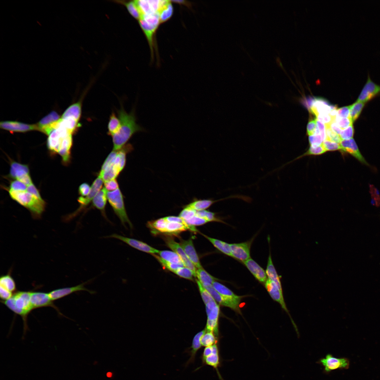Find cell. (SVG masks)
Masks as SVG:
<instances>
[{
  "mask_svg": "<svg viewBox=\"0 0 380 380\" xmlns=\"http://www.w3.org/2000/svg\"><path fill=\"white\" fill-rule=\"evenodd\" d=\"M144 288V270H140L128 277L120 290L116 307L122 312L125 322L130 328L139 324Z\"/></svg>",
  "mask_w": 380,
  "mask_h": 380,
  "instance_id": "obj_5",
  "label": "cell"
},
{
  "mask_svg": "<svg viewBox=\"0 0 380 380\" xmlns=\"http://www.w3.org/2000/svg\"><path fill=\"white\" fill-rule=\"evenodd\" d=\"M277 45L297 85L303 114L305 118L308 92V72L310 63L315 56L299 50L284 38H279L277 40Z\"/></svg>",
  "mask_w": 380,
  "mask_h": 380,
  "instance_id": "obj_6",
  "label": "cell"
},
{
  "mask_svg": "<svg viewBox=\"0 0 380 380\" xmlns=\"http://www.w3.org/2000/svg\"><path fill=\"white\" fill-rule=\"evenodd\" d=\"M241 253V246L227 224L220 232L216 247L215 268L224 272L239 260Z\"/></svg>",
  "mask_w": 380,
  "mask_h": 380,
  "instance_id": "obj_10",
  "label": "cell"
},
{
  "mask_svg": "<svg viewBox=\"0 0 380 380\" xmlns=\"http://www.w3.org/2000/svg\"><path fill=\"white\" fill-rule=\"evenodd\" d=\"M53 380H76L65 367L54 372Z\"/></svg>",
  "mask_w": 380,
  "mask_h": 380,
  "instance_id": "obj_21",
  "label": "cell"
},
{
  "mask_svg": "<svg viewBox=\"0 0 380 380\" xmlns=\"http://www.w3.org/2000/svg\"><path fill=\"white\" fill-rule=\"evenodd\" d=\"M33 360L41 362L54 372L65 367L63 359L58 348L45 351Z\"/></svg>",
  "mask_w": 380,
  "mask_h": 380,
  "instance_id": "obj_18",
  "label": "cell"
},
{
  "mask_svg": "<svg viewBox=\"0 0 380 380\" xmlns=\"http://www.w3.org/2000/svg\"><path fill=\"white\" fill-rule=\"evenodd\" d=\"M164 198L165 196L137 213L125 228L122 236L145 234L157 243L163 231Z\"/></svg>",
  "mask_w": 380,
  "mask_h": 380,
  "instance_id": "obj_8",
  "label": "cell"
},
{
  "mask_svg": "<svg viewBox=\"0 0 380 380\" xmlns=\"http://www.w3.org/2000/svg\"><path fill=\"white\" fill-rule=\"evenodd\" d=\"M236 305V301L225 300L216 310L208 323L200 344L205 345L215 334L228 324Z\"/></svg>",
  "mask_w": 380,
  "mask_h": 380,
  "instance_id": "obj_14",
  "label": "cell"
},
{
  "mask_svg": "<svg viewBox=\"0 0 380 380\" xmlns=\"http://www.w3.org/2000/svg\"><path fill=\"white\" fill-rule=\"evenodd\" d=\"M232 380H241V379H239V377L238 376H236V377H234V378L233 379H232Z\"/></svg>",
  "mask_w": 380,
  "mask_h": 380,
  "instance_id": "obj_23",
  "label": "cell"
},
{
  "mask_svg": "<svg viewBox=\"0 0 380 380\" xmlns=\"http://www.w3.org/2000/svg\"><path fill=\"white\" fill-rule=\"evenodd\" d=\"M346 22L343 4L338 1L317 23L320 46L329 45L338 39L345 31Z\"/></svg>",
  "mask_w": 380,
  "mask_h": 380,
  "instance_id": "obj_12",
  "label": "cell"
},
{
  "mask_svg": "<svg viewBox=\"0 0 380 380\" xmlns=\"http://www.w3.org/2000/svg\"><path fill=\"white\" fill-rule=\"evenodd\" d=\"M19 374L23 380H53L54 372L32 359L23 363Z\"/></svg>",
  "mask_w": 380,
  "mask_h": 380,
  "instance_id": "obj_15",
  "label": "cell"
},
{
  "mask_svg": "<svg viewBox=\"0 0 380 380\" xmlns=\"http://www.w3.org/2000/svg\"><path fill=\"white\" fill-rule=\"evenodd\" d=\"M209 375L213 380H232L238 376L232 357L209 364Z\"/></svg>",
  "mask_w": 380,
  "mask_h": 380,
  "instance_id": "obj_16",
  "label": "cell"
},
{
  "mask_svg": "<svg viewBox=\"0 0 380 380\" xmlns=\"http://www.w3.org/2000/svg\"><path fill=\"white\" fill-rule=\"evenodd\" d=\"M58 348V339L55 331L32 323H25L21 327L19 353L34 359L49 350Z\"/></svg>",
  "mask_w": 380,
  "mask_h": 380,
  "instance_id": "obj_7",
  "label": "cell"
},
{
  "mask_svg": "<svg viewBox=\"0 0 380 380\" xmlns=\"http://www.w3.org/2000/svg\"><path fill=\"white\" fill-rule=\"evenodd\" d=\"M279 38L287 39L299 50L315 56L320 47L317 25L285 30Z\"/></svg>",
  "mask_w": 380,
  "mask_h": 380,
  "instance_id": "obj_13",
  "label": "cell"
},
{
  "mask_svg": "<svg viewBox=\"0 0 380 380\" xmlns=\"http://www.w3.org/2000/svg\"><path fill=\"white\" fill-rule=\"evenodd\" d=\"M239 340L227 327L215 334L205 345L198 346L201 353L209 365L232 357L241 345Z\"/></svg>",
  "mask_w": 380,
  "mask_h": 380,
  "instance_id": "obj_9",
  "label": "cell"
},
{
  "mask_svg": "<svg viewBox=\"0 0 380 380\" xmlns=\"http://www.w3.org/2000/svg\"><path fill=\"white\" fill-rule=\"evenodd\" d=\"M232 3L248 10L252 14L259 27L267 35L277 41L279 39L281 31L270 1H233Z\"/></svg>",
  "mask_w": 380,
  "mask_h": 380,
  "instance_id": "obj_11",
  "label": "cell"
},
{
  "mask_svg": "<svg viewBox=\"0 0 380 380\" xmlns=\"http://www.w3.org/2000/svg\"><path fill=\"white\" fill-rule=\"evenodd\" d=\"M343 4L353 6L362 9L369 10L374 13L376 15H380V5L377 3L370 1H341Z\"/></svg>",
  "mask_w": 380,
  "mask_h": 380,
  "instance_id": "obj_19",
  "label": "cell"
},
{
  "mask_svg": "<svg viewBox=\"0 0 380 380\" xmlns=\"http://www.w3.org/2000/svg\"><path fill=\"white\" fill-rule=\"evenodd\" d=\"M182 374L179 369L172 365L162 368L157 376V380H181Z\"/></svg>",
  "mask_w": 380,
  "mask_h": 380,
  "instance_id": "obj_20",
  "label": "cell"
},
{
  "mask_svg": "<svg viewBox=\"0 0 380 380\" xmlns=\"http://www.w3.org/2000/svg\"><path fill=\"white\" fill-rule=\"evenodd\" d=\"M18 380H23V379H18Z\"/></svg>",
  "mask_w": 380,
  "mask_h": 380,
  "instance_id": "obj_24",
  "label": "cell"
},
{
  "mask_svg": "<svg viewBox=\"0 0 380 380\" xmlns=\"http://www.w3.org/2000/svg\"><path fill=\"white\" fill-rule=\"evenodd\" d=\"M241 246L238 261L224 274L227 300L242 298L271 265L286 262L287 258L274 248L269 226L264 222L253 225L245 213L234 221Z\"/></svg>",
  "mask_w": 380,
  "mask_h": 380,
  "instance_id": "obj_1",
  "label": "cell"
},
{
  "mask_svg": "<svg viewBox=\"0 0 380 380\" xmlns=\"http://www.w3.org/2000/svg\"><path fill=\"white\" fill-rule=\"evenodd\" d=\"M206 361L202 354L197 351L185 365L181 380H201L203 377Z\"/></svg>",
  "mask_w": 380,
  "mask_h": 380,
  "instance_id": "obj_17",
  "label": "cell"
},
{
  "mask_svg": "<svg viewBox=\"0 0 380 380\" xmlns=\"http://www.w3.org/2000/svg\"><path fill=\"white\" fill-rule=\"evenodd\" d=\"M118 242L119 239L110 256L96 271L94 280L96 297L106 306H116L120 290L126 279L133 273L145 269L123 250Z\"/></svg>",
  "mask_w": 380,
  "mask_h": 380,
  "instance_id": "obj_2",
  "label": "cell"
},
{
  "mask_svg": "<svg viewBox=\"0 0 380 380\" xmlns=\"http://www.w3.org/2000/svg\"><path fill=\"white\" fill-rule=\"evenodd\" d=\"M119 235L115 225L103 222L83 237L73 249L77 260L97 271L110 256Z\"/></svg>",
  "mask_w": 380,
  "mask_h": 380,
  "instance_id": "obj_3",
  "label": "cell"
},
{
  "mask_svg": "<svg viewBox=\"0 0 380 380\" xmlns=\"http://www.w3.org/2000/svg\"><path fill=\"white\" fill-rule=\"evenodd\" d=\"M2 257L22 264L49 265L77 260L73 249H61L34 243L7 242L0 245Z\"/></svg>",
  "mask_w": 380,
  "mask_h": 380,
  "instance_id": "obj_4",
  "label": "cell"
},
{
  "mask_svg": "<svg viewBox=\"0 0 380 380\" xmlns=\"http://www.w3.org/2000/svg\"><path fill=\"white\" fill-rule=\"evenodd\" d=\"M201 380H213L209 374L206 375L204 378H202Z\"/></svg>",
  "mask_w": 380,
  "mask_h": 380,
  "instance_id": "obj_22",
  "label": "cell"
}]
</instances>
